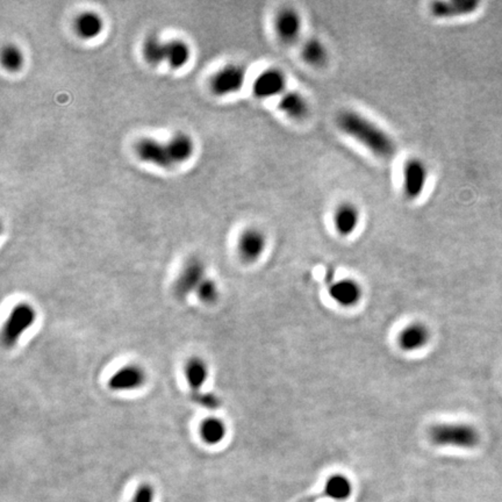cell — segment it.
Here are the masks:
<instances>
[{"mask_svg": "<svg viewBox=\"0 0 502 502\" xmlns=\"http://www.w3.org/2000/svg\"><path fill=\"white\" fill-rule=\"evenodd\" d=\"M336 124L344 134L368 148L375 156L389 160L397 153V146L384 129L356 111L344 109L336 117Z\"/></svg>", "mask_w": 502, "mask_h": 502, "instance_id": "cell-1", "label": "cell"}, {"mask_svg": "<svg viewBox=\"0 0 502 502\" xmlns=\"http://www.w3.org/2000/svg\"><path fill=\"white\" fill-rule=\"evenodd\" d=\"M429 438L438 447L472 449L477 447L481 435L474 427L466 423H438L430 428Z\"/></svg>", "mask_w": 502, "mask_h": 502, "instance_id": "cell-2", "label": "cell"}, {"mask_svg": "<svg viewBox=\"0 0 502 502\" xmlns=\"http://www.w3.org/2000/svg\"><path fill=\"white\" fill-rule=\"evenodd\" d=\"M37 321V310L33 306L21 302L15 306V308L8 314V320L3 327V344L8 349L17 346L22 335L33 327Z\"/></svg>", "mask_w": 502, "mask_h": 502, "instance_id": "cell-3", "label": "cell"}, {"mask_svg": "<svg viewBox=\"0 0 502 502\" xmlns=\"http://www.w3.org/2000/svg\"><path fill=\"white\" fill-rule=\"evenodd\" d=\"M206 268L201 259H191L183 266L174 285L176 298L186 299L189 295L196 293L201 283L206 279Z\"/></svg>", "mask_w": 502, "mask_h": 502, "instance_id": "cell-4", "label": "cell"}, {"mask_svg": "<svg viewBox=\"0 0 502 502\" xmlns=\"http://www.w3.org/2000/svg\"><path fill=\"white\" fill-rule=\"evenodd\" d=\"M402 176L405 196L409 201L421 197L428 182V169L425 162L418 157H411L405 163Z\"/></svg>", "mask_w": 502, "mask_h": 502, "instance_id": "cell-5", "label": "cell"}, {"mask_svg": "<svg viewBox=\"0 0 502 502\" xmlns=\"http://www.w3.org/2000/svg\"><path fill=\"white\" fill-rule=\"evenodd\" d=\"M247 73L243 66L230 64L219 70L211 80V90L216 95H228L243 88Z\"/></svg>", "mask_w": 502, "mask_h": 502, "instance_id": "cell-6", "label": "cell"}, {"mask_svg": "<svg viewBox=\"0 0 502 502\" xmlns=\"http://www.w3.org/2000/svg\"><path fill=\"white\" fill-rule=\"evenodd\" d=\"M135 153L140 160L163 169H170L175 163L172 160L167 143L160 142L155 138H143L135 145Z\"/></svg>", "mask_w": 502, "mask_h": 502, "instance_id": "cell-7", "label": "cell"}, {"mask_svg": "<svg viewBox=\"0 0 502 502\" xmlns=\"http://www.w3.org/2000/svg\"><path fill=\"white\" fill-rule=\"evenodd\" d=\"M288 80L281 70L266 69L256 77L252 84L254 95L259 99L272 98L285 93Z\"/></svg>", "mask_w": 502, "mask_h": 502, "instance_id": "cell-8", "label": "cell"}, {"mask_svg": "<svg viewBox=\"0 0 502 502\" xmlns=\"http://www.w3.org/2000/svg\"><path fill=\"white\" fill-rule=\"evenodd\" d=\"M275 30L283 44H295L302 30V20L299 12L292 8H281V11L277 12Z\"/></svg>", "mask_w": 502, "mask_h": 502, "instance_id": "cell-9", "label": "cell"}, {"mask_svg": "<svg viewBox=\"0 0 502 502\" xmlns=\"http://www.w3.org/2000/svg\"><path fill=\"white\" fill-rule=\"evenodd\" d=\"M266 248V236L259 228H248L237 241V252L245 263H255L262 257Z\"/></svg>", "mask_w": 502, "mask_h": 502, "instance_id": "cell-10", "label": "cell"}, {"mask_svg": "<svg viewBox=\"0 0 502 502\" xmlns=\"http://www.w3.org/2000/svg\"><path fill=\"white\" fill-rule=\"evenodd\" d=\"M147 382V373L138 365L119 369L109 380V389L114 392H129L141 389Z\"/></svg>", "mask_w": 502, "mask_h": 502, "instance_id": "cell-11", "label": "cell"}, {"mask_svg": "<svg viewBox=\"0 0 502 502\" xmlns=\"http://www.w3.org/2000/svg\"><path fill=\"white\" fill-rule=\"evenodd\" d=\"M481 3L478 0H440L430 5V12L435 18L452 19L472 15Z\"/></svg>", "mask_w": 502, "mask_h": 502, "instance_id": "cell-12", "label": "cell"}, {"mask_svg": "<svg viewBox=\"0 0 502 502\" xmlns=\"http://www.w3.org/2000/svg\"><path fill=\"white\" fill-rule=\"evenodd\" d=\"M334 227L341 236H350L360 226V212L356 205L344 201L335 208Z\"/></svg>", "mask_w": 502, "mask_h": 502, "instance_id": "cell-13", "label": "cell"}, {"mask_svg": "<svg viewBox=\"0 0 502 502\" xmlns=\"http://www.w3.org/2000/svg\"><path fill=\"white\" fill-rule=\"evenodd\" d=\"M430 334L429 328L422 322H413L404 328L399 334V346L404 351H418L422 349L429 343Z\"/></svg>", "mask_w": 502, "mask_h": 502, "instance_id": "cell-14", "label": "cell"}, {"mask_svg": "<svg viewBox=\"0 0 502 502\" xmlns=\"http://www.w3.org/2000/svg\"><path fill=\"white\" fill-rule=\"evenodd\" d=\"M329 295L337 305L342 307H353L362 298L360 285L350 278H343L335 281L329 288Z\"/></svg>", "mask_w": 502, "mask_h": 502, "instance_id": "cell-15", "label": "cell"}, {"mask_svg": "<svg viewBox=\"0 0 502 502\" xmlns=\"http://www.w3.org/2000/svg\"><path fill=\"white\" fill-rule=\"evenodd\" d=\"M184 372H185L186 380L191 389V397L193 400L194 398H197L198 396L203 393L201 389L207 382L208 375H210L208 365L204 360L194 357L186 363Z\"/></svg>", "mask_w": 502, "mask_h": 502, "instance_id": "cell-16", "label": "cell"}, {"mask_svg": "<svg viewBox=\"0 0 502 502\" xmlns=\"http://www.w3.org/2000/svg\"><path fill=\"white\" fill-rule=\"evenodd\" d=\"M75 30L80 39L92 40L104 30V20L97 12H82L75 19Z\"/></svg>", "mask_w": 502, "mask_h": 502, "instance_id": "cell-17", "label": "cell"}, {"mask_svg": "<svg viewBox=\"0 0 502 502\" xmlns=\"http://www.w3.org/2000/svg\"><path fill=\"white\" fill-rule=\"evenodd\" d=\"M278 107L283 113L295 120H302L308 115L310 105L307 99L297 91L285 92L281 95Z\"/></svg>", "mask_w": 502, "mask_h": 502, "instance_id": "cell-18", "label": "cell"}, {"mask_svg": "<svg viewBox=\"0 0 502 502\" xmlns=\"http://www.w3.org/2000/svg\"><path fill=\"white\" fill-rule=\"evenodd\" d=\"M167 146L175 165L189 160L194 154V142L192 138L185 133H176L167 141Z\"/></svg>", "mask_w": 502, "mask_h": 502, "instance_id": "cell-19", "label": "cell"}, {"mask_svg": "<svg viewBox=\"0 0 502 502\" xmlns=\"http://www.w3.org/2000/svg\"><path fill=\"white\" fill-rule=\"evenodd\" d=\"M199 434L201 440L208 445H216L225 440L227 435L226 423L222 421L221 418H205L199 427Z\"/></svg>", "mask_w": 502, "mask_h": 502, "instance_id": "cell-20", "label": "cell"}, {"mask_svg": "<svg viewBox=\"0 0 502 502\" xmlns=\"http://www.w3.org/2000/svg\"><path fill=\"white\" fill-rule=\"evenodd\" d=\"M301 56L307 64L314 68L326 66L329 59L327 48L319 39H310L306 41L302 46Z\"/></svg>", "mask_w": 502, "mask_h": 502, "instance_id": "cell-21", "label": "cell"}, {"mask_svg": "<svg viewBox=\"0 0 502 502\" xmlns=\"http://www.w3.org/2000/svg\"><path fill=\"white\" fill-rule=\"evenodd\" d=\"M353 493V484L349 478L341 473L334 474L324 485V494L335 501H346Z\"/></svg>", "mask_w": 502, "mask_h": 502, "instance_id": "cell-22", "label": "cell"}, {"mask_svg": "<svg viewBox=\"0 0 502 502\" xmlns=\"http://www.w3.org/2000/svg\"><path fill=\"white\" fill-rule=\"evenodd\" d=\"M143 57L150 66H160L165 61L167 42L160 40L157 35H148L142 46Z\"/></svg>", "mask_w": 502, "mask_h": 502, "instance_id": "cell-23", "label": "cell"}, {"mask_svg": "<svg viewBox=\"0 0 502 502\" xmlns=\"http://www.w3.org/2000/svg\"><path fill=\"white\" fill-rule=\"evenodd\" d=\"M191 57L189 44L183 40H171L167 42L165 61L172 69H180L185 66Z\"/></svg>", "mask_w": 502, "mask_h": 502, "instance_id": "cell-24", "label": "cell"}, {"mask_svg": "<svg viewBox=\"0 0 502 502\" xmlns=\"http://www.w3.org/2000/svg\"><path fill=\"white\" fill-rule=\"evenodd\" d=\"M25 63V55L17 44H6L1 50V64L10 73H17Z\"/></svg>", "mask_w": 502, "mask_h": 502, "instance_id": "cell-25", "label": "cell"}, {"mask_svg": "<svg viewBox=\"0 0 502 502\" xmlns=\"http://www.w3.org/2000/svg\"><path fill=\"white\" fill-rule=\"evenodd\" d=\"M198 297L201 299V301L205 304H214L219 298V288L218 285L211 278H206L201 286L198 288L197 292Z\"/></svg>", "mask_w": 502, "mask_h": 502, "instance_id": "cell-26", "label": "cell"}, {"mask_svg": "<svg viewBox=\"0 0 502 502\" xmlns=\"http://www.w3.org/2000/svg\"><path fill=\"white\" fill-rule=\"evenodd\" d=\"M193 401L201 405V407L207 408L211 411H215L221 406V400L215 394L212 393H201V396L194 398Z\"/></svg>", "mask_w": 502, "mask_h": 502, "instance_id": "cell-27", "label": "cell"}, {"mask_svg": "<svg viewBox=\"0 0 502 502\" xmlns=\"http://www.w3.org/2000/svg\"><path fill=\"white\" fill-rule=\"evenodd\" d=\"M154 496H155V492H154L153 486L143 484L138 486L131 502H154Z\"/></svg>", "mask_w": 502, "mask_h": 502, "instance_id": "cell-28", "label": "cell"}]
</instances>
